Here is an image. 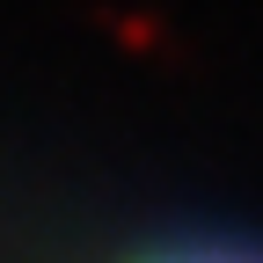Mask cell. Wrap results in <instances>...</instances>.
I'll use <instances>...</instances> for the list:
<instances>
[{"mask_svg":"<svg viewBox=\"0 0 263 263\" xmlns=\"http://www.w3.org/2000/svg\"><path fill=\"white\" fill-rule=\"evenodd\" d=\"M146 263H263V256H241V249H168V256H146Z\"/></svg>","mask_w":263,"mask_h":263,"instance_id":"obj_1","label":"cell"}]
</instances>
